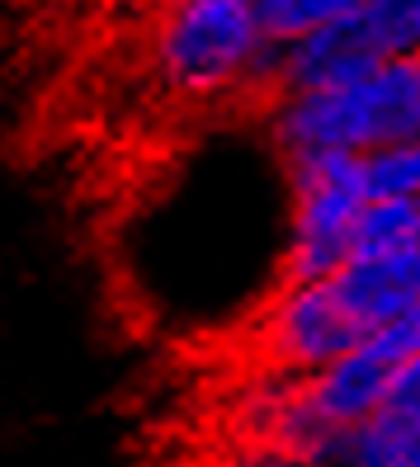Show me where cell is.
I'll use <instances>...</instances> for the list:
<instances>
[{"label": "cell", "mask_w": 420, "mask_h": 467, "mask_svg": "<svg viewBox=\"0 0 420 467\" xmlns=\"http://www.w3.org/2000/svg\"><path fill=\"white\" fill-rule=\"evenodd\" d=\"M354 19L383 62L420 57V0H363Z\"/></svg>", "instance_id": "9c48e42d"}, {"label": "cell", "mask_w": 420, "mask_h": 467, "mask_svg": "<svg viewBox=\"0 0 420 467\" xmlns=\"http://www.w3.org/2000/svg\"><path fill=\"white\" fill-rule=\"evenodd\" d=\"M331 284L363 340H373L383 326L420 307V245L387 260H350L341 274H331Z\"/></svg>", "instance_id": "8992f818"}, {"label": "cell", "mask_w": 420, "mask_h": 467, "mask_svg": "<svg viewBox=\"0 0 420 467\" xmlns=\"http://www.w3.org/2000/svg\"><path fill=\"white\" fill-rule=\"evenodd\" d=\"M420 245V199H373L359 213L350 260H387Z\"/></svg>", "instance_id": "52a82bcc"}, {"label": "cell", "mask_w": 420, "mask_h": 467, "mask_svg": "<svg viewBox=\"0 0 420 467\" xmlns=\"http://www.w3.org/2000/svg\"><path fill=\"white\" fill-rule=\"evenodd\" d=\"M373 199H420V142L383 147L363 156Z\"/></svg>", "instance_id": "30bf717a"}, {"label": "cell", "mask_w": 420, "mask_h": 467, "mask_svg": "<svg viewBox=\"0 0 420 467\" xmlns=\"http://www.w3.org/2000/svg\"><path fill=\"white\" fill-rule=\"evenodd\" d=\"M222 467H312V462H298V458H284V453H274V449H246L236 453L232 462H222Z\"/></svg>", "instance_id": "7c38bea8"}, {"label": "cell", "mask_w": 420, "mask_h": 467, "mask_svg": "<svg viewBox=\"0 0 420 467\" xmlns=\"http://www.w3.org/2000/svg\"><path fill=\"white\" fill-rule=\"evenodd\" d=\"M383 416H397V420H411L420 425V354L406 359L387 382V401H383Z\"/></svg>", "instance_id": "8fae6325"}, {"label": "cell", "mask_w": 420, "mask_h": 467, "mask_svg": "<svg viewBox=\"0 0 420 467\" xmlns=\"http://www.w3.org/2000/svg\"><path fill=\"white\" fill-rule=\"evenodd\" d=\"M260 15V29L274 47H289L317 29H331L350 15H359L363 0H250Z\"/></svg>", "instance_id": "ba28073f"}, {"label": "cell", "mask_w": 420, "mask_h": 467, "mask_svg": "<svg viewBox=\"0 0 420 467\" xmlns=\"http://www.w3.org/2000/svg\"><path fill=\"white\" fill-rule=\"evenodd\" d=\"M278 47L250 0H165L156 24V76L184 99L274 90Z\"/></svg>", "instance_id": "7a4b0ae2"}, {"label": "cell", "mask_w": 420, "mask_h": 467, "mask_svg": "<svg viewBox=\"0 0 420 467\" xmlns=\"http://www.w3.org/2000/svg\"><path fill=\"white\" fill-rule=\"evenodd\" d=\"M289 184H293V217H289L284 288L321 284L350 265L354 223L373 203L369 166L354 151H307L289 156Z\"/></svg>", "instance_id": "3957f363"}, {"label": "cell", "mask_w": 420, "mask_h": 467, "mask_svg": "<svg viewBox=\"0 0 420 467\" xmlns=\"http://www.w3.org/2000/svg\"><path fill=\"white\" fill-rule=\"evenodd\" d=\"M265 340H269V354L289 373L307 378V373H317V368H326L335 359H345L350 349H359L363 331L354 326V317L345 312L335 284L321 279V284L284 288L269 302Z\"/></svg>", "instance_id": "277c9868"}, {"label": "cell", "mask_w": 420, "mask_h": 467, "mask_svg": "<svg viewBox=\"0 0 420 467\" xmlns=\"http://www.w3.org/2000/svg\"><path fill=\"white\" fill-rule=\"evenodd\" d=\"M383 57L373 52V43L363 38L359 19H341L331 29H317L289 47H278L274 62V99L278 95H307V90H335L363 80L369 71H378Z\"/></svg>", "instance_id": "5b68a950"}, {"label": "cell", "mask_w": 420, "mask_h": 467, "mask_svg": "<svg viewBox=\"0 0 420 467\" xmlns=\"http://www.w3.org/2000/svg\"><path fill=\"white\" fill-rule=\"evenodd\" d=\"M265 132L284 156L354 151L420 142V57H392L363 80L335 90L278 95Z\"/></svg>", "instance_id": "6da1fadb"}]
</instances>
